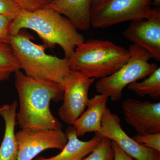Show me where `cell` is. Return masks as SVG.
I'll list each match as a JSON object with an SVG mask.
<instances>
[{
	"label": "cell",
	"instance_id": "2",
	"mask_svg": "<svg viewBox=\"0 0 160 160\" xmlns=\"http://www.w3.org/2000/svg\"><path fill=\"white\" fill-rule=\"evenodd\" d=\"M35 32L46 48L60 46L68 59L77 46L85 42L84 36L67 18L48 8L34 11L21 10L15 16L10 26V35L22 29Z\"/></svg>",
	"mask_w": 160,
	"mask_h": 160
},
{
	"label": "cell",
	"instance_id": "12",
	"mask_svg": "<svg viewBox=\"0 0 160 160\" xmlns=\"http://www.w3.org/2000/svg\"><path fill=\"white\" fill-rule=\"evenodd\" d=\"M92 0H53L44 8L54 10L67 18L78 29L90 28Z\"/></svg>",
	"mask_w": 160,
	"mask_h": 160
},
{
	"label": "cell",
	"instance_id": "22",
	"mask_svg": "<svg viewBox=\"0 0 160 160\" xmlns=\"http://www.w3.org/2000/svg\"><path fill=\"white\" fill-rule=\"evenodd\" d=\"M21 10L13 0H0V14L15 17Z\"/></svg>",
	"mask_w": 160,
	"mask_h": 160
},
{
	"label": "cell",
	"instance_id": "24",
	"mask_svg": "<svg viewBox=\"0 0 160 160\" xmlns=\"http://www.w3.org/2000/svg\"><path fill=\"white\" fill-rule=\"evenodd\" d=\"M110 0H92V8L97 7L104 3L109 2Z\"/></svg>",
	"mask_w": 160,
	"mask_h": 160
},
{
	"label": "cell",
	"instance_id": "25",
	"mask_svg": "<svg viewBox=\"0 0 160 160\" xmlns=\"http://www.w3.org/2000/svg\"><path fill=\"white\" fill-rule=\"evenodd\" d=\"M152 4L157 7H159L160 6V0H153L152 1Z\"/></svg>",
	"mask_w": 160,
	"mask_h": 160
},
{
	"label": "cell",
	"instance_id": "23",
	"mask_svg": "<svg viewBox=\"0 0 160 160\" xmlns=\"http://www.w3.org/2000/svg\"><path fill=\"white\" fill-rule=\"evenodd\" d=\"M112 143L114 152L113 160H137L127 154L118 146L116 143L113 142H112Z\"/></svg>",
	"mask_w": 160,
	"mask_h": 160
},
{
	"label": "cell",
	"instance_id": "6",
	"mask_svg": "<svg viewBox=\"0 0 160 160\" xmlns=\"http://www.w3.org/2000/svg\"><path fill=\"white\" fill-rule=\"evenodd\" d=\"M152 0H110L91 8V26L102 29L118 23L149 18Z\"/></svg>",
	"mask_w": 160,
	"mask_h": 160
},
{
	"label": "cell",
	"instance_id": "18",
	"mask_svg": "<svg viewBox=\"0 0 160 160\" xmlns=\"http://www.w3.org/2000/svg\"><path fill=\"white\" fill-rule=\"evenodd\" d=\"M97 146L87 158L82 160H113L114 152L112 141L108 138L101 137Z\"/></svg>",
	"mask_w": 160,
	"mask_h": 160
},
{
	"label": "cell",
	"instance_id": "4",
	"mask_svg": "<svg viewBox=\"0 0 160 160\" xmlns=\"http://www.w3.org/2000/svg\"><path fill=\"white\" fill-rule=\"evenodd\" d=\"M129 58L128 49L112 42L90 39L77 46L67 59L71 70L88 77L101 79L118 70Z\"/></svg>",
	"mask_w": 160,
	"mask_h": 160
},
{
	"label": "cell",
	"instance_id": "15",
	"mask_svg": "<svg viewBox=\"0 0 160 160\" xmlns=\"http://www.w3.org/2000/svg\"><path fill=\"white\" fill-rule=\"evenodd\" d=\"M18 106L17 101L15 100L11 105L0 106V115L5 123V133L0 146V160H17L18 146L15 128Z\"/></svg>",
	"mask_w": 160,
	"mask_h": 160
},
{
	"label": "cell",
	"instance_id": "7",
	"mask_svg": "<svg viewBox=\"0 0 160 160\" xmlns=\"http://www.w3.org/2000/svg\"><path fill=\"white\" fill-rule=\"evenodd\" d=\"M95 79L80 72L71 70L63 81V103L58 111L64 122L72 126L85 111L89 99V88Z\"/></svg>",
	"mask_w": 160,
	"mask_h": 160
},
{
	"label": "cell",
	"instance_id": "17",
	"mask_svg": "<svg viewBox=\"0 0 160 160\" xmlns=\"http://www.w3.org/2000/svg\"><path fill=\"white\" fill-rule=\"evenodd\" d=\"M21 69L19 63L9 43L0 42V82L8 79Z\"/></svg>",
	"mask_w": 160,
	"mask_h": 160
},
{
	"label": "cell",
	"instance_id": "19",
	"mask_svg": "<svg viewBox=\"0 0 160 160\" xmlns=\"http://www.w3.org/2000/svg\"><path fill=\"white\" fill-rule=\"evenodd\" d=\"M132 138L137 142L146 148L160 152V133L137 134Z\"/></svg>",
	"mask_w": 160,
	"mask_h": 160
},
{
	"label": "cell",
	"instance_id": "1",
	"mask_svg": "<svg viewBox=\"0 0 160 160\" xmlns=\"http://www.w3.org/2000/svg\"><path fill=\"white\" fill-rule=\"evenodd\" d=\"M15 85L19 99L16 123L22 129L62 130V125L52 113L51 101L64 98L58 83L34 78L20 70L15 72Z\"/></svg>",
	"mask_w": 160,
	"mask_h": 160
},
{
	"label": "cell",
	"instance_id": "3",
	"mask_svg": "<svg viewBox=\"0 0 160 160\" xmlns=\"http://www.w3.org/2000/svg\"><path fill=\"white\" fill-rule=\"evenodd\" d=\"M33 38L23 29L9 37V43L21 69L30 77L58 83L62 86L71 70L68 59L47 54L45 46L33 42Z\"/></svg>",
	"mask_w": 160,
	"mask_h": 160
},
{
	"label": "cell",
	"instance_id": "9",
	"mask_svg": "<svg viewBox=\"0 0 160 160\" xmlns=\"http://www.w3.org/2000/svg\"><path fill=\"white\" fill-rule=\"evenodd\" d=\"M95 134L108 138L135 159L160 160V152L146 148L129 136L121 126L120 118L107 107L102 118L101 131Z\"/></svg>",
	"mask_w": 160,
	"mask_h": 160
},
{
	"label": "cell",
	"instance_id": "20",
	"mask_svg": "<svg viewBox=\"0 0 160 160\" xmlns=\"http://www.w3.org/2000/svg\"><path fill=\"white\" fill-rule=\"evenodd\" d=\"M22 10L34 11L43 9L53 0H13Z\"/></svg>",
	"mask_w": 160,
	"mask_h": 160
},
{
	"label": "cell",
	"instance_id": "8",
	"mask_svg": "<svg viewBox=\"0 0 160 160\" xmlns=\"http://www.w3.org/2000/svg\"><path fill=\"white\" fill-rule=\"evenodd\" d=\"M15 134L18 146L17 160H32L46 149L62 150L68 141L62 130L21 129Z\"/></svg>",
	"mask_w": 160,
	"mask_h": 160
},
{
	"label": "cell",
	"instance_id": "11",
	"mask_svg": "<svg viewBox=\"0 0 160 160\" xmlns=\"http://www.w3.org/2000/svg\"><path fill=\"white\" fill-rule=\"evenodd\" d=\"M126 122L139 134L160 133V102L127 99L122 104Z\"/></svg>",
	"mask_w": 160,
	"mask_h": 160
},
{
	"label": "cell",
	"instance_id": "21",
	"mask_svg": "<svg viewBox=\"0 0 160 160\" xmlns=\"http://www.w3.org/2000/svg\"><path fill=\"white\" fill-rule=\"evenodd\" d=\"M14 17L0 14V42L9 43L10 26Z\"/></svg>",
	"mask_w": 160,
	"mask_h": 160
},
{
	"label": "cell",
	"instance_id": "10",
	"mask_svg": "<svg viewBox=\"0 0 160 160\" xmlns=\"http://www.w3.org/2000/svg\"><path fill=\"white\" fill-rule=\"evenodd\" d=\"M126 39L149 52L152 58L160 61V10L152 9L149 18L132 21L123 32Z\"/></svg>",
	"mask_w": 160,
	"mask_h": 160
},
{
	"label": "cell",
	"instance_id": "14",
	"mask_svg": "<svg viewBox=\"0 0 160 160\" xmlns=\"http://www.w3.org/2000/svg\"><path fill=\"white\" fill-rule=\"evenodd\" d=\"M65 133L68 141L60 153L50 158L39 157L34 160H82L97 146L102 138L95 134L94 137L89 141H81L78 138L72 126H69Z\"/></svg>",
	"mask_w": 160,
	"mask_h": 160
},
{
	"label": "cell",
	"instance_id": "16",
	"mask_svg": "<svg viewBox=\"0 0 160 160\" xmlns=\"http://www.w3.org/2000/svg\"><path fill=\"white\" fill-rule=\"evenodd\" d=\"M129 90L141 97L148 95L155 100L160 98V68L158 67L150 75L141 82H136L128 85Z\"/></svg>",
	"mask_w": 160,
	"mask_h": 160
},
{
	"label": "cell",
	"instance_id": "5",
	"mask_svg": "<svg viewBox=\"0 0 160 160\" xmlns=\"http://www.w3.org/2000/svg\"><path fill=\"white\" fill-rule=\"evenodd\" d=\"M128 50L129 58L127 62L114 73L100 79L95 84L99 94L106 95L112 102L121 98L126 86L146 78L158 67L156 64L149 62L151 56L142 47L132 44Z\"/></svg>",
	"mask_w": 160,
	"mask_h": 160
},
{
	"label": "cell",
	"instance_id": "13",
	"mask_svg": "<svg viewBox=\"0 0 160 160\" xmlns=\"http://www.w3.org/2000/svg\"><path fill=\"white\" fill-rule=\"evenodd\" d=\"M108 98L105 95L99 94L89 99L87 109L72 125L78 137L83 136L88 132H100Z\"/></svg>",
	"mask_w": 160,
	"mask_h": 160
}]
</instances>
